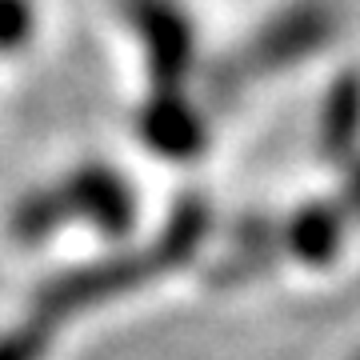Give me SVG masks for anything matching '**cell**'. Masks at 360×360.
<instances>
[{"instance_id":"cell-1","label":"cell","mask_w":360,"mask_h":360,"mask_svg":"<svg viewBox=\"0 0 360 360\" xmlns=\"http://www.w3.org/2000/svg\"><path fill=\"white\" fill-rule=\"evenodd\" d=\"M212 229V205L205 196H180L168 208L165 224L144 248H120L108 257H96L89 264H72L37 284L32 292V316L44 324H60L77 312L101 309L104 300H116L124 292H136L141 284L156 281L172 269H184L205 248Z\"/></svg>"},{"instance_id":"cell-2","label":"cell","mask_w":360,"mask_h":360,"mask_svg":"<svg viewBox=\"0 0 360 360\" xmlns=\"http://www.w3.org/2000/svg\"><path fill=\"white\" fill-rule=\"evenodd\" d=\"M72 220H84L104 236H129L136 224L132 180L120 168L101 165V160L80 165L52 184L28 188L8 212V236L13 245L37 248Z\"/></svg>"},{"instance_id":"cell-3","label":"cell","mask_w":360,"mask_h":360,"mask_svg":"<svg viewBox=\"0 0 360 360\" xmlns=\"http://www.w3.org/2000/svg\"><path fill=\"white\" fill-rule=\"evenodd\" d=\"M340 16L333 0H292L264 20V25L245 40V49L236 52V72L229 84L236 89L240 80L284 72V68L309 60L336 37Z\"/></svg>"},{"instance_id":"cell-4","label":"cell","mask_w":360,"mask_h":360,"mask_svg":"<svg viewBox=\"0 0 360 360\" xmlns=\"http://www.w3.org/2000/svg\"><path fill=\"white\" fill-rule=\"evenodd\" d=\"M120 13L141 40L156 89H184L196 68V28L180 0H120Z\"/></svg>"},{"instance_id":"cell-5","label":"cell","mask_w":360,"mask_h":360,"mask_svg":"<svg viewBox=\"0 0 360 360\" xmlns=\"http://www.w3.org/2000/svg\"><path fill=\"white\" fill-rule=\"evenodd\" d=\"M136 136L165 160H193L208 144V116L184 89H153L136 108Z\"/></svg>"},{"instance_id":"cell-6","label":"cell","mask_w":360,"mask_h":360,"mask_svg":"<svg viewBox=\"0 0 360 360\" xmlns=\"http://www.w3.org/2000/svg\"><path fill=\"white\" fill-rule=\"evenodd\" d=\"M345 229H348V217L336 200H304L284 220H276V240H281L284 257L312 264V269H324V264H333L340 257Z\"/></svg>"},{"instance_id":"cell-7","label":"cell","mask_w":360,"mask_h":360,"mask_svg":"<svg viewBox=\"0 0 360 360\" xmlns=\"http://www.w3.org/2000/svg\"><path fill=\"white\" fill-rule=\"evenodd\" d=\"M281 257V240H276V220L272 217H252L236 220L232 224V236H229V248L224 257L208 269V281L212 284H245V281H257L276 264Z\"/></svg>"},{"instance_id":"cell-8","label":"cell","mask_w":360,"mask_h":360,"mask_svg":"<svg viewBox=\"0 0 360 360\" xmlns=\"http://www.w3.org/2000/svg\"><path fill=\"white\" fill-rule=\"evenodd\" d=\"M316 153L324 160H348L360 153V72L348 68L328 84L316 116Z\"/></svg>"},{"instance_id":"cell-9","label":"cell","mask_w":360,"mask_h":360,"mask_svg":"<svg viewBox=\"0 0 360 360\" xmlns=\"http://www.w3.org/2000/svg\"><path fill=\"white\" fill-rule=\"evenodd\" d=\"M52 352V324L40 316L0 333V360H44Z\"/></svg>"},{"instance_id":"cell-10","label":"cell","mask_w":360,"mask_h":360,"mask_svg":"<svg viewBox=\"0 0 360 360\" xmlns=\"http://www.w3.org/2000/svg\"><path fill=\"white\" fill-rule=\"evenodd\" d=\"M37 32V4L32 0H0V56H13Z\"/></svg>"},{"instance_id":"cell-11","label":"cell","mask_w":360,"mask_h":360,"mask_svg":"<svg viewBox=\"0 0 360 360\" xmlns=\"http://www.w3.org/2000/svg\"><path fill=\"white\" fill-rule=\"evenodd\" d=\"M336 205L345 208V217L360 220V153L348 156V165H345V180H340V200Z\"/></svg>"},{"instance_id":"cell-12","label":"cell","mask_w":360,"mask_h":360,"mask_svg":"<svg viewBox=\"0 0 360 360\" xmlns=\"http://www.w3.org/2000/svg\"><path fill=\"white\" fill-rule=\"evenodd\" d=\"M356 360H360V356H356Z\"/></svg>"}]
</instances>
